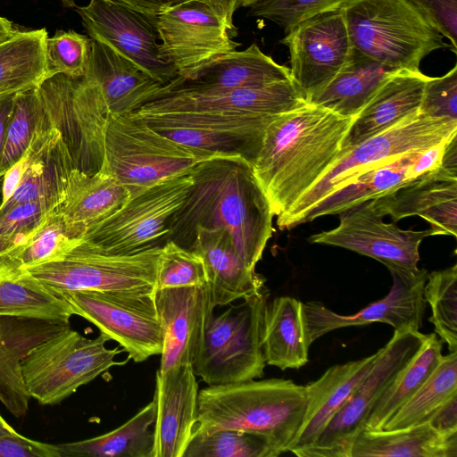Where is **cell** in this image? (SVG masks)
I'll return each mask as SVG.
<instances>
[{
  "instance_id": "obj_1",
  "label": "cell",
  "mask_w": 457,
  "mask_h": 457,
  "mask_svg": "<svg viewBox=\"0 0 457 457\" xmlns=\"http://www.w3.org/2000/svg\"><path fill=\"white\" fill-rule=\"evenodd\" d=\"M192 186L169 222V240L189 249L196 228H222L239 256L255 270L274 228L270 203L250 162L238 156H216L192 171Z\"/></svg>"
},
{
  "instance_id": "obj_2",
  "label": "cell",
  "mask_w": 457,
  "mask_h": 457,
  "mask_svg": "<svg viewBox=\"0 0 457 457\" xmlns=\"http://www.w3.org/2000/svg\"><path fill=\"white\" fill-rule=\"evenodd\" d=\"M353 118L306 102L270 123L252 166L277 218L337 161Z\"/></svg>"
},
{
  "instance_id": "obj_3",
  "label": "cell",
  "mask_w": 457,
  "mask_h": 457,
  "mask_svg": "<svg viewBox=\"0 0 457 457\" xmlns=\"http://www.w3.org/2000/svg\"><path fill=\"white\" fill-rule=\"evenodd\" d=\"M307 406L305 386L270 378L208 386L199 391L193 433L232 429L262 436L276 457L295 442Z\"/></svg>"
},
{
  "instance_id": "obj_4",
  "label": "cell",
  "mask_w": 457,
  "mask_h": 457,
  "mask_svg": "<svg viewBox=\"0 0 457 457\" xmlns=\"http://www.w3.org/2000/svg\"><path fill=\"white\" fill-rule=\"evenodd\" d=\"M341 7L354 50L392 70L420 71L428 54L448 46L409 0H352Z\"/></svg>"
},
{
  "instance_id": "obj_5",
  "label": "cell",
  "mask_w": 457,
  "mask_h": 457,
  "mask_svg": "<svg viewBox=\"0 0 457 457\" xmlns=\"http://www.w3.org/2000/svg\"><path fill=\"white\" fill-rule=\"evenodd\" d=\"M216 157L183 145L151 128L135 112L109 113L100 170L116 178L134 197L164 181L189 174Z\"/></svg>"
},
{
  "instance_id": "obj_6",
  "label": "cell",
  "mask_w": 457,
  "mask_h": 457,
  "mask_svg": "<svg viewBox=\"0 0 457 457\" xmlns=\"http://www.w3.org/2000/svg\"><path fill=\"white\" fill-rule=\"evenodd\" d=\"M455 132L457 120L432 118L418 112L353 147L342 150L329 170L286 214L277 218V225L280 229L294 228L300 216L355 177L406 153L434 147Z\"/></svg>"
},
{
  "instance_id": "obj_7",
  "label": "cell",
  "mask_w": 457,
  "mask_h": 457,
  "mask_svg": "<svg viewBox=\"0 0 457 457\" xmlns=\"http://www.w3.org/2000/svg\"><path fill=\"white\" fill-rule=\"evenodd\" d=\"M107 341L102 334L87 338L69 325L35 345L21 363L30 398L43 405L60 403L110 368L123 363L114 360L120 351L107 348Z\"/></svg>"
},
{
  "instance_id": "obj_8",
  "label": "cell",
  "mask_w": 457,
  "mask_h": 457,
  "mask_svg": "<svg viewBox=\"0 0 457 457\" xmlns=\"http://www.w3.org/2000/svg\"><path fill=\"white\" fill-rule=\"evenodd\" d=\"M267 298L264 292L211 316L192 363L195 376L208 386L263 377L262 316Z\"/></svg>"
},
{
  "instance_id": "obj_9",
  "label": "cell",
  "mask_w": 457,
  "mask_h": 457,
  "mask_svg": "<svg viewBox=\"0 0 457 457\" xmlns=\"http://www.w3.org/2000/svg\"><path fill=\"white\" fill-rule=\"evenodd\" d=\"M161 249L109 254L81 237L56 259L26 269L59 296L79 290L154 293Z\"/></svg>"
},
{
  "instance_id": "obj_10",
  "label": "cell",
  "mask_w": 457,
  "mask_h": 457,
  "mask_svg": "<svg viewBox=\"0 0 457 457\" xmlns=\"http://www.w3.org/2000/svg\"><path fill=\"white\" fill-rule=\"evenodd\" d=\"M236 12L231 0H186L155 17L162 59L178 77L187 78L201 66L240 46L234 38Z\"/></svg>"
},
{
  "instance_id": "obj_11",
  "label": "cell",
  "mask_w": 457,
  "mask_h": 457,
  "mask_svg": "<svg viewBox=\"0 0 457 457\" xmlns=\"http://www.w3.org/2000/svg\"><path fill=\"white\" fill-rule=\"evenodd\" d=\"M192 183L190 172L130 197L82 238L96 249L115 255L162 247L169 241L170 220L187 197Z\"/></svg>"
},
{
  "instance_id": "obj_12",
  "label": "cell",
  "mask_w": 457,
  "mask_h": 457,
  "mask_svg": "<svg viewBox=\"0 0 457 457\" xmlns=\"http://www.w3.org/2000/svg\"><path fill=\"white\" fill-rule=\"evenodd\" d=\"M427 338L420 330L394 331L379 349L378 357L365 378L332 418L315 442L299 457H350L353 440L363 429L370 412L398 372L419 352Z\"/></svg>"
},
{
  "instance_id": "obj_13",
  "label": "cell",
  "mask_w": 457,
  "mask_h": 457,
  "mask_svg": "<svg viewBox=\"0 0 457 457\" xmlns=\"http://www.w3.org/2000/svg\"><path fill=\"white\" fill-rule=\"evenodd\" d=\"M74 315L94 324L136 362L161 354L163 333L154 293L79 290L62 295Z\"/></svg>"
},
{
  "instance_id": "obj_14",
  "label": "cell",
  "mask_w": 457,
  "mask_h": 457,
  "mask_svg": "<svg viewBox=\"0 0 457 457\" xmlns=\"http://www.w3.org/2000/svg\"><path fill=\"white\" fill-rule=\"evenodd\" d=\"M151 128L183 145L212 156H238L252 165L266 129L277 117L206 112H134Z\"/></svg>"
},
{
  "instance_id": "obj_15",
  "label": "cell",
  "mask_w": 457,
  "mask_h": 457,
  "mask_svg": "<svg viewBox=\"0 0 457 457\" xmlns=\"http://www.w3.org/2000/svg\"><path fill=\"white\" fill-rule=\"evenodd\" d=\"M281 43L289 51L291 79L307 101L339 73L354 53L342 7L299 21L285 32Z\"/></svg>"
},
{
  "instance_id": "obj_16",
  "label": "cell",
  "mask_w": 457,
  "mask_h": 457,
  "mask_svg": "<svg viewBox=\"0 0 457 457\" xmlns=\"http://www.w3.org/2000/svg\"><path fill=\"white\" fill-rule=\"evenodd\" d=\"M339 225L330 230L312 235L309 241L338 246L373 258L388 270H415L420 261L419 247L431 236L430 229L403 230L385 223L374 206L373 199L342 212Z\"/></svg>"
},
{
  "instance_id": "obj_17",
  "label": "cell",
  "mask_w": 457,
  "mask_h": 457,
  "mask_svg": "<svg viewBox=\"0 0 457 457\" xmlns=\"http://www.w3.org/2000/svg\"><path fill=\"white\" fill-rule=\"evenodd\" d=\"M389 271L393 284L387 295L354 314H338L320 301L303 303L302 317L307 345L310 346L318 338L338 328L375 322L386 323L395 330H419L426 309L423 288L428 272L425 269Z\"/></svg>"
},
{
  "instance_id": "obj_18",
  "label": "cell",
  "mask_w": 457,
  "mask_h": 457,
  "mask_svg": "<svg viewBox=\"0 0 457 457\" xmlns=\"http://www.w3.org/2000/svg\"><path fill=\"white\" fill-rule=\"evenodd\" d=\"M90 38L99 41L165 85L178 75L161 57L155 18L113 0L76 6Z\"/></svg>"
},
{
  "instance_id": "obj_19",
  "label": "cell",
  "mask_w": 457,
  "mask_h": 457,
  "mask_svg": "<svg viewBox=\"0 0 457 457\" xmlns=\"http://www.w3.org/2000/svg\"><path fill=\"white\" fill-rule=\"evenodd\" d=\"M306 102L308 101L303 92L290 79L257 88L210 92H160L138 110L192 111L278 117Z\"/></svg>"
},
{
  "instance_id": "obj_20",
  "label": "cell",
  "mask_w": 457,
  "mask_h": 457,
  "mask_svg": "<svg viewBox=\"0 0 457 457\" xmlns=\"http://www.w3.org/2000/svg\"><path fill=\"white\" fill-rule=\"evenodd\" d=\"M154 302L163 333L158 370L192 365L213 314L208 285L156 289Z\"/></svg>"
},
{
  "instance_id": "obj_21",
  "label": "cell",
  "mask_w": 457,
  "mask_h": 457,
  "mask_svg": "<svg viewBox=\"0 0 457 457\" xmlns=\"http://www.w3.org/2000/svg\"><path fill=\"white\" fill-rule=\"evenodd\" d=\"M27 152L28 168L11 198L0 207V213L32 201L44 202L57 211L64 199L70 174L77 166L69 143L45 106Z\"/></svg>"
},
{
  "instance_id": "obj_22",
  "label": "cell",
  "mask_w": 457,
  "mask_h": 457,
  "mask_svg": "<svg viewBox=\"0 0 457 457\" xmlns=\"http://www.w3.org/2000/svg\"><path fill=\"white\" fill-rule=\"evenodd\" d=\"M447 140L429 149L392 158L361 173L304 212L294 227L324 215L339 214L352 206L382 197L411 183L440 165Z\"/></svg>"
},
{
  "instance_id": "obj_23",
  "label": "cell",
  "mask_w": 457,
  "mask_h": 457,
  "mask_svg": "<svg viewBox=\"0 0 457 457\" xmlns=\"http://www.w3.org/2000/svg\"><path fill=\"white\" fill-rule=\"evenodd\" d=\"M377 211L394 221L420 216L430 225L431 236L457 235V167L442 162L436 169L394 192L373 199Z\"/></svg>"
},
{
  "instance_id": "obj_24",
  "label": "cell",
  "mask_w": 457,
  "mask_h": 457,
  "mask_svg": "<svg viewBox=\"0 0 457 457\" xmlns=\"http://www.w3.org/2000/svg\"><path fill=\"white\" fill-rule=\"evenodd\" d=\"M198 394L191 364L157 370L153 457H183L197 421Z\"/></svg>"
},
{
  "instance_id": "obj_25",
  "label": "cell",
  "mask_w": 457,
  "mask_h": 457,
  "mask_svg": "<svg viewBox=\"0 0 457 457\" xmlns=\"http://www.w3.org/2000/svg\"><path fill=\"white\" fill-rule=\"evenodd\" d=\"M290 79L288 67L278 64L256 44H252L245 50H236L216 57L187 78L177 76L163 85L160 92L257 88Z\"/></svg>"
},
{
  "instance_id": "obj_26",
  "label": "cell",
  "mask_w": 457,
  "mask_h": 457,
  "mask_svg": "<svg viewBox=\"0 0 457 457\" xmlns=\"http://www.w3.org/2000/svg\"><path fill=\"white\" fill-rule=\"evenodd\" d=\"M189 249L204 262L214 308L265 292L264 278L245 264L224 229L196 228Z\"/></svg>"
},
{
  "instance_id": "obj_27",
  "label": "cell",
  "mask_w": 457,
  "mask_h": 457,
  "mask_svg": "<svg viewBox=\"0 0 457 457\" xmlns=\"http://www.w3.org/2000/svg\"><path fill=\"white\" fill-rule=\"evenodd\" d=\"M70 324L37 318L0 315V402L15 417L25 416L30 396L21 361L37 345Z\"/></svg>"
},
{
  "instance_id": "obj_28",
  "label": "cell",
  "mask_w": 457,
  "mask_h": 457,
  "mask_svg": "<svg viewBox=\"0 0 457 457\" xmlns=\"http://www.w3.org/2000/svg\"><path fill=\"white\" fill-rule=\"evenodd\" d=\"M428 78L420 71L401 70L391 74L354 116L342 150L418 113Z\"/></svg>"
},
{
  "instance_id": "obj_29",
  "label": "cell",
  "mask_w": 457,
  "mask_h": 457,
  "mask_svg": "<svg viewBox=\"0 0 457 457\" xmlns=\"http://www.w3.org/2000/svg\"><path fill=\"white\" fill-rule=\"evenodd\" d=\"M98 85L110 113L128 114L154 99L163 84L106 45L91 38L86 73Z\"/></svg>"
},
{
  "instance_id": "obj_30",
  "label": "cell",
  "mask_w": 457,
  "mask_h": 457,
  "mask_svg": "<svg viewBox=\"0 0 457 457\" xmlns=\"http://www.w3.org/2000/svg\"><path fill=\"white\" fill-rule=\"evenodd\" d=\"M379 349L359 360L337 364L317 380L305 386L307 406L299 436L289 452L298 454L312 445L332 418L374 366Z\"/></svg>"
},
{
  "instance_id": "obj_31",
  "label": "cell",
  "mask_w": 457,
  "mask_h": 457,
  "mask_svg": "<svg viewBox=\"0 0 457 457\" xmlns=\"http://www.w3.org/2000/svg\"><path fill=\"white\" fill-rule=\"evenodd\" d=\"M0 315L54 320L70 324L73 314L67 301L33 277L0 239Z\"/></svg>"
},
{
  "instance_id": "obj_32",
  "label": "cell",
  "mask_w": 457,
  "mask_h": 457,
  "mask_svg": "<svg viewBox=\"0 0 457 457\" xmlns=\"http://www.w3.org/2000/svg\"><path fill=\"white\" fill-rule=\"evenodd\" d=\"M130 198L129 190L103 170L87 173L74 168L64 199L57 209L67 227L78 237L117 212Z\"/></svg>"
},
{
  "instance_id": "obj_33",
  "label": "cell",
  "mask_w": 457,
  "mask_h": 457,
  "mask_svg": "<svg viewBox=\"0 0 457 457\" xmlns=\"http://www.w3.org/2000/svg\"><path fill=\"white\" fill-rule=\"evenodd\" d=\"M303 303L279 296L266 303L262 316V347L266 364L284 370L300 369L309 361L303 317Z\"/></svg>"
},
{
  "instance_id": "obj_34",
  "label": "cell",
  "mask_w": 457,
  "mask_h": 457,
  "mask_svg": "<svg viewBox=\"0 0 457 457\" xmlns=\"http://www.w3.org/2000/svg\"><path fill=\"white\" fill-rule=\"evenodd\" d=\"M457 457V433L440 434L428 422L403 429H361L350 457Z\"/></svg>"
},
{
  "instance_id": "obj_35",
  "label": "cell",
  "mask_w": 457,
  "mask_h": 457,
  "mask_svg": "<svg viewBox=\"0 0 457 457\" xmlns=\"http://www.w3.org/2000/svg\"><path fill=\"white\" fill-rule=\"evenodd\" d=\"M45 28L14 31L0 42V95L38 88L46 79Z\"/></svg>"
},
{
  "instance_id": "obj_36",
  "label": "cell",
  "mask_w": 457,
  "mask_h": 457,
  "mask_svg": "<svg viewBox=\"0 0 457 457\" xmlns=\"http://www.w3.org/2000/svg\"><path fill=\"white\" fill-rule=\"evenodd\" d=\"M395 71L354 50L349 62L308 102L343 116L354 117L380 85Z\"/></svg>"
},
{
  "instance_id": "obj_37",
  "label": "cell",
  "mask_w": 457,
  "mask_h": 457,
  "mask_svg": "<svg viewBox=\"0 0 457 457\" xmlns=\"http://www.w3.org/2000/svg\"><path fill=\"white\" fill-rule=\"evenodd\" d=\"M156 403L153 400L117 428L71 443L57 444L61 457H153Z\"/></svg>"
},
{
  "instance_id": "obj_38",
  "label": "cell",
  "mask_w": 457,
  "mask_h": 457,
  "mask_svg": "<svg viewBox=\"0 0 457 457\" xmlns=\"http://www.w3.org/2000/svg\"><path fill=\"white\" fill-rule=\"evenodd\" d=\"M442 343L436 334L427 338L411 360L379 396L365 422V429L381 430L394 413L425 383L442 358Z\"/></svg>"
},
{
  "instance_id": "obj_39",
  "label": "cell",
  "mask_w": 457,
  "mask_h": 457,
  "mask_svg": "<svg viewBox=\"0 0 457 457\" xmlns=\"http://www.w3.org/2000/svg\"><path fill=\"white\" fill-rule=\"evenodd\" d=\"M454 395H457V352L442 356L429 378L384 424L381 430L403 429L428 422L435 411Z\"/></svg>"
},
{
  "instance_id": "obj_40",
  "label": "cell",
  "mask_w": 457,
  "mask_h": 457,
  "mask_svg": "<svg viewBox=\"0 0 457 457\" xmlns=\"http://www.w3.org/2000/svg\"><path fill=\"white\" fill-rule=\"evenodd\" d=\"M423 297L431 309L435 334L457 352V265L428 274Z\"/></svg>"
},
{
  "instance_id": "obj_41",
  "label": "cell",
  "mask_w": 457,
  "mask_h": 457,
  "mask_svg": "<svg viewBox=\"0 0 457 457\" xmlns=\"http://www.w3.org/2000/svg\"><path fill=\"white\" fill-rule=\"evenodd\" d=\"M43 112L44 105L38 88L14 96L13 107L7 122L0 155V178L29 148Z\"/></svg>"
},
{
  "instance_id": "obj_42",
  "label": "cell",
  "mask_w": 457,
  "mask_h": 457,
  "mask_svg": "<svg viewBox=\"0 0 457 457\" xmlns=\"http://www.w3.org/2000/svg\"><path fill=\"white\" fill-rule=\"evenodd\" d=\"M183 457H276L265 438L255 434L222 429L193 433Z\"/></svg>"
},
{
  "instance_id": "obj_43",
  "label": "cell",
  "mask_w": 457,
  "mask_h": 457,
  "mask_svg": "<svg viewBox=\"0 0 457 457\" xmlns=\"http://www.w3.org/2000/svg\"><path fill=\"white\" fill-rule=\"evenodd\" d=\"M81 237L67 227L57 211L50 213L19 246L11 245L25 268L56 259Z\"/></svg>"
},
{
  "instance_id": "obj_44",
  "label": "cell",
  "mask_w": 457,
  "mask_h": 457,
  "mask_svg": "<svg viewBox=\"0 0 457 457\" xmlns=\"http://www.w3.org/2000/svg\"><path fill=\"white\" fill-rule=\"evenodd\" d=\"M208 285L202 257L169 240L161 249L156 289Z\"/></svg>"
},
{
  "instance_id": "obj_45",
  "label": "cell",
  "mask_w": 457,
  "mask_h": 457,
  "mask_svg": "<svg viewBox=\"0 0 457 457\" xmlns=\"http://www.w3.org/2000/svg\"><path fill=\"white\" fill-rule=\"evenodd\" d=\"M91 38L74 30H57L46 40V79L62 74L77 79L86 73Z\"/></svg>"
},
{
  "instance_id": "obj_46",
  "label": "cell",
  "mask_w": 457,
  "mask_h": 457,
  "mask_svg": "<svg viewBox=\"0 0 457 457\" xmlns=\"http://www.w3.org/2000/svg\"><path fill=\"white\" fill-rule=\"evenodd\" d=\"M352 0H258L247 14L267 19L287 32L299 21L318 12L339 8Z\"/></svg>"
},
{
  "instance_id": "obj_47",
  "label": "cell",
  "mask_w": 457,
  "mask_h": 457,
  "mask_svg": "<svg viewBox=\"0 0 457 457\" xmlns=\"http://www.w3.org/2000/svg\"><path fill=\"white\" fill-rule=\"evenodd\" d=\"M53 212L41 201L16 204L0 213V239L13 246L21 245L36 228Z\"/></svg>"
},
{
  "instance_id": "obj_48",
  "label": "cell",
  "mask_w": 457,
  "mask_h": 457,
  "mask_svg": "<svg viewBox=\"0 0 457 457\" xmlns=\"http://www.w3.org/2000/svg\"><path fill=\"white\" fill-rule=\"evenodd\" d=\"M419 112L432 118L457 120V65L426 82Z\"/></svg>"
},
{
  "instance_id": "obj_49",
  "label": "cell",
  "mask_w": 457,
  "mask_h": 457,
  "mask_svg": "<svg viewBox=\"0 0 457 457\" xmlns=\"http://www.w3.org/2000/svg\"><path fill=\"white\" fill-rule=\"evenodd\" d=\"M423 12L450 41V48L457 54V0H409Z\"/></svg>"
},
{
  "instance_id": "obj_50",
  "label": "cell",
  "mask_w": 457,
  "mask_h": 457,
  "mask_svg": "<svg viewBox=\"0 0 457 457\" xmlns=\"http://www.w3.org/2000/svg\"><path fill=\"white\" fill-rule=\"evenodd\" d=\"M0 457H61L56 445L36 441L18 432L0 436Z\"/></svg>"
},
{
  "instance_id": "obj_51",
  "label": "cell",
  "mask_w": 457,
  "mask_h": 457,
  "mask_svg": "<svg viewBox=\"0 0 457 457\" xmlns=\"http://www.w3.org/2000/svg\"><path fill=\"white\" fill-rule=\"evenodd\" d=\"M428 422L440 434L457 433V395L445 402Z\"/></svg>"
},
{
  "instance_id": "obj_52",
  "label": "cell",
  "mask_w": 457,
  "mask_h": 457,
  "mask_svg": "<svg viewBox=\"0 0 457 457\" xmlns=\"http://www.w3.org/2000/svg\"><path fill=\"white\" fill-rule=\"evenodd\" d=\"M29 165V154L26 151L21 158L12 165L3 176L2 200L3 206L12 195L21 183V180Z\"/></svg>"
},
{
  "instance_id": "obj_53",
  "label": "cell",
  "mask_w": 457,
  "mask_h": 457,
  "mask_svg": "<svg viewBox=\"0 0 457 457\" xmlns=\"http://www.w3.org/2000/svg\"><path fill=\"white\" fill-rule=\"evenodd\" d=\"M149 17L155 18L167 8L186 0H113Z\"/></svg>"
},
{
  "instance_id": "obj_54",
  "label": "cell",
  "mask_w": 457,
  "mask_h": 457,
  "mask_svg": "<svg viewBox=\"0 0 457 457\" xmlns=\"http://www.w3.org/2000/svg\"><path fill=\"white\" fill-rule=\"evenodd\" d=\"M15 95H6L0 98V155L4 143L7 122L13 107Z\"/></svg>"
},
{
  "instance_id": "obj_55",
  "label": "cell",
  "mask_w": 457,
  "mask_h": 457,
  "mask_svg": "<svg viewBox=\"0 0 457 457\" xmlns=\"http://www.w3.org/2000/svg\"><path fill=\"white\" fill-rule=\"evenodd\" d=\"M15 433H17V431L0 414V436Z\"/></svg>"
},
{
  "instance_id": "obj_56",
  "label": "cell",
  "mask_w": 457,
  "mask_h": 457,
  "mask_svg": "<svg viewBox=\"0 0 457 457\" xmlns=\"http://www.w3.org/2000/svg\"><path fill=\"white\" fill-rule=\"evenodd\" d=\"M256 1L258 0H231L236 11L241 7L247 8L250 4H253Z\"/></svg>"
},
{
  "instance_id": "obj_57",
  "label": "cell",
  "mask_w": 457,
  "mask_h": 457,
  "mask_svg": "<svg viewBox=\"0 0 457 457\" xmlns=\"http://www.w3.org/2000/svg\"><path fill=\"white\" fill-rule=\"evenodd\" d=\"M64 7L73 8L76 7L75 0H59Z\"/></svg>"
},
{
  "instance_id": "obj_58",
  "label": "cell",
  "mask_w": 457,
  "mask_h": 457,
  "mask_svg": "<svg viewBox=\"0 0 457 457\" xmlns=\"http://www.w3.org/2000/svg\"><path fill=\"white\" fill-rule=\"evenodd\" d=\"M3 96H6V95H0V98H1Z\"/></svg>"
}]
</instances>
